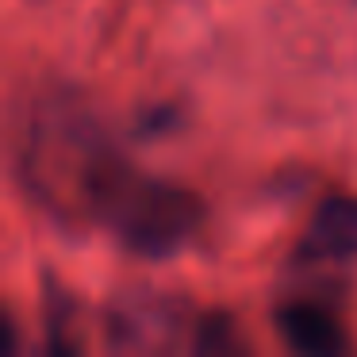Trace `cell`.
Wrapping results in <instances>:
<instances>
[{
  "label": "cell",
  "instance_id": "obj_4",
  "mask_svg": "<svg viewBox=\"0 0 357 357\" xmlns=\"http://www.w3.org/2000/svg\"><path fill=\"white\" fill-rule=\"evenodd\" d=\"M300 257L307 261H357V200L331 196L311 215L307 234L300 242Z\"/></svg>",
  "mask_w": 357,
  "mask_h": 357
},
{
  "label": "cell",
  "instance_id": "obj_1",
  "mask_svg": "<svg viewBox=\"0 0 357 357\" xmlns=\"http://www.w3.org/2000/svg\"><path fill=\"white\" fill-rule=\"evenodd\" d=\"M93 219L108 223L116 238L139 257H169L196 238L204 223V204L188 188L146 181L119 165L96 200Z\"/></svg>",
  "mask_w": 357,
  "mask_h": 357
},
{
  "label": "cell",
  "instance_id": "obj_5",
  "mask_svg": "<svg viewBox=\"0 0 357 357\" xmlns=\"http://www.w3.org/2000/svg\"><path fill=\"white\" fill-rule=\"evenodd\" d=\"M192 349L196 354H231L238 349V338H234V326L227 315H208L192 326Z\"/></svg>",
  "mask_w": 357,
  "mask_h": 357
},
{
  "label": "cell",
  "instance_id": "obj_2",
  "mask_svg": "<svg viewBox=\"0 0 357 357\" xmlns=\"http://www.w3.org/2000/svg\"><path fill=\"white\" fill-rule=\"evenodd\" d=\"M185 311L165 292H119L108 307V338L116 349L162 354L181 346Z\"/></svg>",
  "mask_w": 357,
  "mask_h": 357
},
{
  "label": "cell",
  "instance_id": "obj_3",
  "mask_svg": "<svg viewBox=\"0 0 357 357\" xmlns=\"http://www.w3.org/2000/svg\"><path fill=\"white\" fill-rule=\"evenodd\" d=\"M280 338L296 349V354H311V357H334L349 346L346 342V331H342L338 315L331 307L315 300H292V303H280L277 315Z\"/></svg>",
  "mask_w": 357,
  "mask_h": 357
}]
</instances>
